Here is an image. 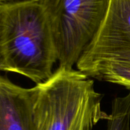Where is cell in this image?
<instances>
[{
  "mask_svg": "<svg viewBox=\"0 0 130 130\" xmlns=\"http://www.w3.org/2000/svg\"><path fill=\"white\" fill-rule=\"evenodd\" d=\"M56 62L43 1L0 3V72L18 74L38 84L53 75Z\"/></svg>",
  "mask_w": 130,
  "mask_h": 130,
  "instance_id": "1",
  "label": "cell"
},
{
  "mask_svg": "<svg viewBox=\"0 0 130 130\" xmlns=\"http://www.w3.org/2000/svg\"><path fill=\"white\" fill-rule=\"evenodd\" d=\"M35 87L25 88L0 74V130H36Z\"/></svg>",
  "mask_w": 130,
  "mask_h": 130,
  "instance_id": "5",
  "label": "cell"
},
{
  "mask_svg": "<svg viewBox=\"0 0 130 130\" xmlns=\"http://www.w3.org/2000/svg\"><path fill=\"white\" fill-rule=\"evenodd\" d=\"M101 63L130 64V0H110L100 28L76 65L82 71Z\"/></svg>",
  "mask_w": 130,
  "mask_h": 130,
  "instance_id": "4",
  "label": "cell"
},
{
  "mask_svg": "<svg viewBox=\"0 0 130 130\" xmlns=\"http://www.w3.org/2000/svg\"><path fill=\"white\" fill-rule=\"evenodd\" d=\"M81 72L89 77L123 86L130 91V64L101 63L90 66Z\"/></svg>",
  "mask_w": 130,
  "mask_h": 130,
  "instance_id": "6",
  "label": "cell"
},
{
  "mask_svg": "<svg viewBox=\"0 0 130 130\" xmlns=\"http://www.w3.org/2000/svg\"><path fill=\"white\" fill-rule=\"evenodd\" d=\"M18 1H27V0H0V3H11V2H18ZM39 1H44V0H39Z\"/></svg>",
  "mask_w": 130,
  "mask_h": 130,
  "instance_id": "8",
  "label": "cell"
},
{
  "mask_svg": "<svg viewBox=\"0 0 130 130\" xmlns=\"http://www.w3.org/2000/svg\"><path fill=\"white\" fill-rule=\"evenodd\" d=\"M110 0H44L58 68L72 70L92 41L107 13Z\"/></svg>",
  "mask_w": 130,
  "mask_h": 130,
  "instance_id": "3",
  "label": "cell"
},
{
  "mask_svg": "<svg viewBox=\"0 0 130 130\" xmlns=\"http://www.w3.org/2000/svg\"><path fill=\"white\" fill-rule=\"evenodd\" d=\"M34 87L36 130H93L100 121L109 119L101 107L103 95L80 71L57 68Z\"/></svg>",
  "mask_w": 130,
  "mask_h": 130,
  "instance_id": "2",
  "label": "cell"
},
{
  "mask_svg": "<svg viewBox=\"0 0 130 130\" xmlns=\"http://www.w3.org/2000/svg\"><path fill=\"white\" fill-rule=\"evenodd\" d=\"M107 130H130V91L126 96L112 100Z\"/></svg>",
  "mask_w": 130,
  "mask_h": 130,
  "instance_id": "7",
  "label": "cell"
}]
</instances>
